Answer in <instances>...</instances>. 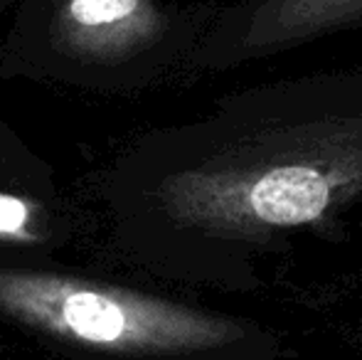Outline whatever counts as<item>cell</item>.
<instances>
[{
  "mask_svg": "<svg viewBox=\"0 0 362 360\" xmlns=\"http://www.w3.org/2000/svg\"><path fill=\"white\" fill-rule=\"evenodd\" d=\"M175 230L269 255L362 200V67L244 91L156 190Z\"/></svg>",
  "mask_w": 362,
  "mask_h": 360,
  "instance_id": "1",
  "label": "cell"
},
{
  "mask_svg": "<svg viewBox=\"0 0 362 360\" xmlns=\"http://www.w3.org/2000/svg\"><path fill=\"white\" fill-rule=\"evenodd\" d=\"M0 313L121 356H195L249 341L234 318L69 274L0 269Z\"/></svg>",
  "mask_w": 362,
  "mask_h": 360,
  "instance_id": "2",
  "label": "cell"
},
{
  "mask_svg": "<svg viewBox=\"0 0 362 360\" xmlns=\"http://www.w3.org/2000/svg\"><path fill=\"white\" fill-rule=\"evenodd\" d=\"M54 30L76 57L116 59L156 42L165 20L151 0H64Z\"/></svg>",
  "mask_w": 362,
  "mask_h": 360,
  "instance_id": "3",
  "label": "cell"
},
{
  "mask_svg": "<svg viewBox=\"0 0 362 360\" xmlns=\"http://www.w3.org/2000/svg\"><path fill=\"white\" fill-rule=\"evenodd\" d=\"M33 205L18 195L0 192V240H33Z\"/></svg>",
  "mask_w": 362,
  "mask_h": 360,
  "instance_id": "4",
  "label": "cell"
}]
</instances>
